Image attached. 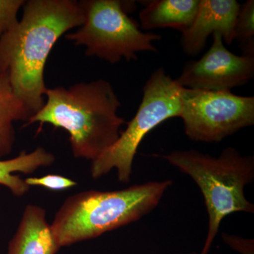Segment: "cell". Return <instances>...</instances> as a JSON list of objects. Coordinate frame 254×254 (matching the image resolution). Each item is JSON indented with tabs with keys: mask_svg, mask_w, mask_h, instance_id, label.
I'll return each mask as SVG.
<instances>
[{
	"mask_svg": "<svg viewBox=\"0 0 254 254\" xmlns=\"http://www.w3.org/2000/svg\"><path fill=\"white\" fill-rule=\"evenodd\" d=\"M200 0H153L140 11L141 28L145 31L170 28L186 31L194 20Z\"/></svg>",
	"mask_w": 254,
	"mask_h": 254,
	"instance_id": "obj_11",
	"label": "cell"
},
{
	"mask_svg": "<svg viewBox=\"0 0 254 254\" xmlns=\"http://www.w3.org/2000/svg\"><path fill=\"white\" fill-rule=\"evenodd\" d=\"M198 254L195 253V252H193V253H190V254Z\"/></svg>",
	"mask_w": 254,
	"mask_h": 254,
	"instance_id": "obj_18",
	"label": "cell"
},
{
	"mask_svg": "<svg viewBox=\"0 0 254 254\" xmlns=\"http://www.w3.org/2000/svg\"><path fill=\"white\" fill-rule=\"evenodd\" d=\"M240 5L236 0H200L191 26L182 33L185 54L197 56L204 49L208 37L215 33L221 34L224 43L231 44Z\"/></svg>",
	"mask_w": 254,
	"mask_h": 254,
	"instance_id": "obj_9",
	"label": "cell"
},
{
	"mask_svg": "<svg viewBox=\"0 0 254 254\" xmlns=\"http://www.w3.org/2000/svg\"><path fill=\"white\" fill-rule=\"evenodd\" d=\"M156 156L189 175L203 194L208 228L200 254H208L225 217L239 212L254 213V205L245 193V187L254 180V156L242 155L232 147L225 148L218 157L193 149Z\"/></svg>",
	"mask_w": 254,
	"mask_h": 254,
	"instance_id": "obj_4",
	"label": "cell"
},
{
	"mask_svg": "<svg viewBox=\"0 0 254 254\" xmlns=\"http://www.w3.org/2000/svg\"><path fill=\"white\" fill-rule=\"evenodd\" d=\"M83 14L73 0H30L22 18L0 38V76L32 116L45 104L44 70L55 43L81 26Z\"/></svg>",
	"mask_w": 254,
	"mask_h": 254,
	"instance_id": "obj_1",
	"label": "cell"
},
{
	"mask_svg": "<svg viewBox=\"0 0 254 254\" xmlns=\"http://www.w3.org/2000/svg\"><path fill=\"white\" fill-rule=\"evenodd\" d=\"M210 49L196 61L185 64L176 81L190 89L231 91L254 77V56L237 55L227 49L221 34L215 33Z\"/></svg>",
	"mask_w": 254,
	"mask_h": 254,
	"instance_id": "obj_8",
	"label": "cell"
},
{
	"mask_svg": "<svg viewBox=\"0 0 254 254\" xmlns=\"http://www.w3.org/2000/svg\"><path fill=\"white\" fill-rule=\"evenodd\" d=\"M32 117L15 95L7 80L0 76V159L9 155L15 141L14 123H27Z\"/></svg>",
	"mask_w": 254,
	"mask_h": 254,
	"instance_id": "obj_13",
	"label": "cell"
},
{
	"mask_svg": "<svg viewBox=\"0 0 254 254\" xmlns=\"http://www.w3.org/2000/svg\"><path fill=\"white\" fill-rule=\"evenodd\" d=\"M172 180L145 182L123 190H83L64 201L50 225L58 248L138 221L157 206Z\"/></svg>",
	"mask_w": 254,
	"mask_h": 254,
	"instance_id": "obj_3",
	"label": "cell"
},
{
	"mask_svg": "<svg viewBox=\"0 0 254 254\" xmlns=\"http://www.w3.org/2000/svg\"><path fill=\"white\" fill-rule=\"evenodd\" d=\"M28 186L43 187L52 190H63L76 186L71 179L58 175H48L41 177H28L24 180Z\"/></svg>",
	"mask_w": 254,
	"mask_h": 254,
	"instance_id": "obj_16",
	"label": "cell"
},
{
	"mask_svg": "<svg viewBox=\"0 0 254 254\" xmlns=\"http://www.w3.org/2000/svg\"><path fill=\"white\" fill-rule=\"evenodd\" d=\"M25 2L23 0H0V38L17 23L18 11Z\"/></svg>",
	"mask_w": 254,
	"mask_h": 254,
	"instance_id": "obj_15",
	"label": "cell"
},
{
	"mask_svg": "<svg viewBox=\"0 0 254 254\" xmlns=\"http://www.w3.org/2000/svg\"><path fill=\"white\" fill-rule=\"evenodd\" d=\"M182 88L163 68L153 71L145 82L141 104L127 123L126 129L111 147L92 161L91 177L99 179L116 169L119 181L128 183L135 155L145 136L169 119L180 117Z\"/></svg>",
	"mask_w": 254,
	"mask_h": 254,
	"instance_id": "obj_6",
	"label": "cell"
},
{
	"mask_svg": "<svg viewBox=\"0 0 254 254\" xmlns=\"http://www.w3.org/2000/svg\"><path fill=\"white\" fill-rule=\"evenodd\" d=\"M222 238L230 248L241 254H254V240L242 238L227 233H222Z\"/></svg>",
	"mask_w": 254,
	"mask_h": 254,
	"instance_id": "obj_17",
	"label": "cell"
},
{
	"mask_svg": "<svg viewBox=\"0 0 254 254\" xmlns=\"http://www.w3.org/2000/svg\"><path fill=\"white\" fill-rule=\"evenodd\" d=\"M59 250L47 221L46 210L28 205L9 242L7 254H56Z\"/></svg>",
	"mask_w": 254,
	"mask_h": 254,
	"instance_id": "obj_10",
	"label": "cell"
},
{
	"mask_svg": "<svg viewBox=\"0 0 254 254\" xmlns=\"http://www.w3.org/2000/svg\"><path fill=\"white\" fill-rule=\"evenodd\" d=\"M180 117L190 139L220 142L254 124V97L183 88Z\"/></svg>",
	"mask_w": 254,
	"mask_h": 254,
	"instance_id": "obj_7",
	"label": "cell"
},
{
	"mask_svg": "<svg viewBox=\"0 0 254 254\" xmlns=\"http://www.w3.org/2000/svg\"><path fill=\"white\" fill-rule=\"evenodd\" d=\"M234 41L240 43L242 55L254 56V1L240 5L234 28Z\"/></svg>",
	"mask_w": 254,
	"mask_h": 254,
	"instance_id": "obj_14",
	"label": "cell"
},
{
	"mask_svg": "<svg viewBox=\"0 0 254 254\" xmlns=\"http://www.w3.org/2000/svg\"><path fill=\"white\" fill-rule=\"evenodd\" d=\"M45 96L44 105L27 125L50 124L66 130L75 158L93 161L118 139L125 121L118 115L121 103L109 81L47 88Z\"/></svg>",
	"mask_w": 254,
	"mask_h": 254,
	"instance_id": "obj_2",
	"label": "cell"
},
{
	"mask_svg": "<svg viewBox=\"0 0 254 254\" xmlns=\"http://www.w3.org/2000/svg\"><path fill=\"white\" fill-rule=\"evenodd\" d=\"M54 155L45 148H37L31 153L23 151L16 158L0 159V185L6 187L16 196H22L30 187L15 173L31 174L41 167H48L54 163Z\"/></svg>",
	"mask_w": 254,
	"mask_h": 254,
	"instance_id": "obj_12",
	"label": "cell"
},
{
	"mask_svg": "<svg viewBox=\"0 0 254 254\" xmlns=\"http://www.w3.org/2000/svg\"><path fill=\"white\" fill-rule=\"evenodd\" d=\"M83 22L74 33L65 36L76 46L86 47L87 56L111 64L137 59V53L156 52L153 42L161 36L143 32L128 13L136 9L134 1L83 0L78 1Z\"/></svg>",
	"mask_w": 254,
	"mask_h": 254,
	"instance_id": "obj_5",
	"label": "cell"
}]
</instances>
